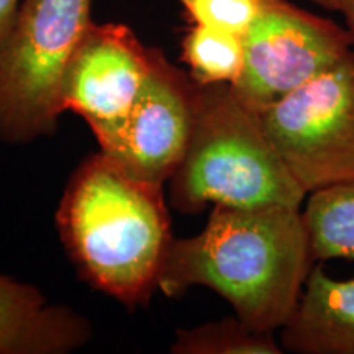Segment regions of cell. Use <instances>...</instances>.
I'll list each match as a JSON object with an SVG mask.
<instances>
[{"label":"cell","mask_w":354,"mask_h":354,"mask_svg":"<svg viewBox=\"0 0 354 354\" xmlns=\"http://www.w3.org/2000/svg\"><path fill=\"white\" fill-rule=\"evenodd\" d=\"M315 264L302 209L214 205L201 233L172 240L158 287L169 297L207 287L251 330L276 333Z\"/></svg>","instance_id":"6da1fadb"},{"label":"cell","mask_w":354,"mask_h":354,"mask_svg":"<svg viewBox=\"0 0 354 354\" xmlns=\"http://www.w3.org/2000/svg\"><path fill=\"white\" fill-rule=\"evenodd\" d=\"M279 342L295 354H354V277L335 279L323 263L313 266Z\"/></svg>","instance_id":"30bf717a"},{"label":"cell","mask_w":354,"mask_h":354,"mask_svg":"<svg viewBox=\"0 0 354 354\" xmlns=\"http://www.w3.org/2000/svg\"><path fill=\"white\" fill-rule=\"evenodd\" d=\"M169 183L171 201L184 214L207 205L302 209L307 198L259 112L248 107L230 84H197L192 133Z\"/></svg>","instance_id":"3957f363"},{"label":"cell","mask_w":354,"mask_h":354,"mask_svg":"<svg viewBox=\"0 0 354 354\" xmlns=\"http://www.w3.org/2000/svg\"><path fill=\"white\" fill-rule=\"evenodd\" d=\"M184 61L190 79L201 86L234 84L245 66V43L241 35L212 26L194 25L183 44Z\"/></svg>","instance_id":"7c38bea8"},{"label":"cell","mask_w":354,"mask_h":354,"mask_svg":"<svg viewBox=\"0 0 354 354\" xmlns=\"http://www.w3.org/2000/svg\"><path fill=\"white\" fill-rule=\"evenodd\" d=\"M312 2L323 10L338 15L354 38V0H312Z\"/></svg>","instance_id":"9a60e30c"},{"label":"cell","mask_w":354,"mask_h":354,"mask_svg":"<svg viewBox=\"0 0 354 354\" xmlns=\"http://www.w3.org/2000/svg\"><path fill=\"white\" fill-rule=\"evenodd\" d=\"M264 130L305 194L354 183V46L266 107Z\"/></svg>","instance_id":"5b68a950"},{"label":"cell","mask_w":354,"mask_h":354,"mask_svg":"<svg viewBox=\"0 0 354 354\" xmlns=\"http://www.w3.org/2000/svg\"><path fill=\"white\" fill-rule=\"evenodd\" d=\"M194 25L212 26L245 37L263 0H180Z\"/></svg>","instance_id":"5bb4252c"},{"label":"cell","mask_w":354,"mask_h":354,"mask_svg":"<svg viewBox=\"0 0 354 354\" xmlns=\"http://www.w3.org/2000/svg\"><path fill=\"white\" fill-rule=\"evenodd\" d=\"M92 25L91 0H21L0 43V141L55 130L66 69Z\"/></svg>","instance_id":"277c9868"},{"label":"cell","mask_w":354,"mask_h":354,"mask_svg":"<svg viewBox=\"0 0 354 354\" xmlns=\"http://www.w3.org/2000/svg\"><path fill=\"white\" fill-rule=\"evenodd\" d=\"M196 87L156 53L151 73L128 113L113 127L94 133L100 151L130 174L165 184L187 149Z\"/></svg>","instance_id":"52a82bcc"},{"label":"cell","mask_w":354,"mask_h":354,"mask_svg":"<svg viewBox=\"0 0 354 354\" xmlns=\"http://www.w3.org/2000/svg\"><path fill=\"white\" fill-rule=\"evenodd\" d=\"M302 214L317 263L354 261V183L308 194Z\"/></svg>","instance_id":"8fae6325"},{"label":"cell","mask_w":354,"mask_h":354,"mask_svg":"<svg viewBox=\"0 0 354 354\" xmlns=\"http://www.w3.org/2000/svg\"><path fill=\"white\" fill-rule=\"evenodd\" d=\"M57 228L88 284L128 307L156 289L174 240L162 185L130 174L102 151L71 179Z\"/></svg>","instance_id":"7a4b0ae2"},{"label":"cell","mask_w":354,"mask_h":354,"mask_svg":"<svg viewBox=\"0 0 354 354\" xmlns=\"http://www.w3.org/2000/svg\"><path fill=\"white\" fill-rule=\"evenodd\" d=\"M245 66L232 84L248 107H266L338 63L354 46L342 21L317 15L289 0H263L243 37Z\"/></svg>","instance_id":"8992f818"},{"label":"cell","mask_w":354,"mask_h":354,"mask_svg":"<svg viewBox=\"0 0 354 354\" xmlns=\"http://www.w3.org/2000/svg\"><path fill=\"white\" fill-rule=\"evenodd\" d=\"M21 0H0V43L7 37L12 28L17 12H19Z\"/></svg>","instance_id":"2e32d148"},{"label":"cell","mask_w":354,"mask_h":354,"mask_svg":"<svg viewBox=\"0 0 354 354\" xmlns=\"http://www.w3.org/2000/svg\"><path fill=\"white\" fill-rule=\"evenodd\" d=\"M156 53L123 25H92L66 69L61 105L97 133L118 123L135 104Z\"/></svg>","instance_id":"ba28073f"},{"label":"cell","mask_w":354,"mask_h":354,"mask_svg":"<svg viewBox=\"0 0 354 354\" xmlns=\"http://www.w3.org/2000/svg\"><path fill=\"white\" fill-rule=\"evenodd\" d=\"M71 308L48 304L37 287L0 274V354H63L88 339Z\"/></svg>","instance_id":"9c48e42d"},{"label":"cell","mask_w":354,"mask_h":354,"mask_svg":"<svg viewBox=\"0 0 354 354\" xmlns=\"http://www.w3.org/2000/svg\"><path fill=\"white\" fill-rule=\"evenodd\" d=\"M172 353L179 354H282L274 333L251 330L238 317L203 323L176 336Z\"/></svg>","instance_id":"4fadbf2b"}]
</instances>
